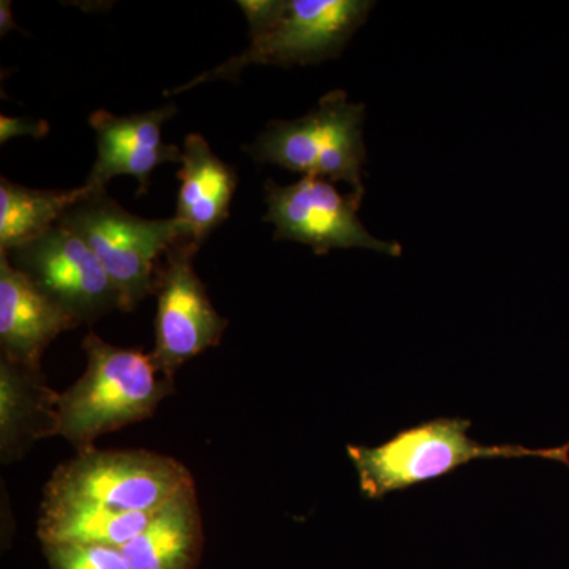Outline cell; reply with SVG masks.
Segmentation results:
<instances>
[{
    "label": "cell",
    "mask_w": 569,
    "mask_h": 569,
    "mask_svg": "<svg viewBox=\"0 0 569 569\" xmlns=\"http://www.w3.org/2000/svg\"><path fill=\"white\" fill-rule=\"evenodd\" d=\"M50 569H132L119 548L110 546H43Z\"/></svg>",
    "instance_id": "17"
},
{
    "label": "cell",
    "mask_w": 569,
    "mask_h": 569,
    "mask_svg": "<svg viewBox=\"0 0 569 569\" xmlns=\"http://www.w3.org/2000/svg\"><path fill=\"white\" fill-rule=\"evenodd\" d=\"M471 422L438 418L402 430L377 448L347 447L358 471L359 488L369 500L441 478L481 458H545L569 467V443L557 449H529L518 445L485 447L468 437Z\"/></svg>",
    "instance_id": "2"
},
{
    "label": "cell",
    "mask_w": 569,
    "mask_h": 569,
    "mask_svg": "<svg viewBox=\"0 0 569 569\" xmlns=\"http://www.w3.org/2000/svg\"><path fill=\"white\" fill-rule=\"evenodd\" d=\"M178 112L174 104L130 116L99 110L89 123L96 132L97 157L82 186L91 194L103 193L116 176H133L140 182L138 194L148 192L152 171L163 163H181L182 151L162 140L164 122Z\"/></svg>",
    "instance_id": "10"
},
{
    "label": "cell",
    "mask_w": 569,
    "mask_h": 569,
    "mask_svg": "<svg viewBox=\"0 0 569 569\" xmlns=\"http://www.w3.org/2000/svg\"><path fill=\"white\" fill-rule=\"evenodd\" d=\"M151 515L122 512L86 500L43 498L39 538L43 546H110L122 549L144 530Z\"/></svg>",
    "instance_id": "15"
},
{
    "label": "cell",
    "mask_w": 569,
    "mask_h": 569,
    "mask_svg": "<svg viewBox=\"0 0 569 569\" xmlns=\"http://www.w3.org/2000/svg\"><path fill=\"white\" fill-rule=\"evenodd\" d=\"M201 246L179 239L163 254L157 272L156 346L151 351L164 376L222 342L227 318L213 307L193 258Z\"/></svg>",
    "instance_id": "8"
},
{
    "label": "cell",
    "mask_w": 569,
    "mask_h": 569,
    "mask_svg": "<svg viewBox=\"0 0 569 569\" xmlns=\"http://www.w3.org/2000/svg\"><path fill=\"white\" fill-rule=\"evenodd\" d=\"M78 323L0 252V356L41 369V356Z\"/></svg>",
    "instance_id": "11"
},
{
    "label": "cell",
    "mask_w": 569,
    "mask_h": 569,
    "mask_svg": "<svg viewBox=\"0 0 569 569\" xmlns=\"http://www.w3.org/2000/svg\"><path fill=\"white\" fill-rule=\"evenodd\" d=\"M88 365L59 397V437L78 451L91 449L104 433L144 421L173 392L152 353L116 347L96 332L82 340Z\"/></svg>",
    "instance_id": "1"
},
{
    "label": "cell",
    "mask_w": 569,
    "mask_h": 569,
    "mask_svg": "<svg viewBox=\"0 0 569 569\" xmlns=\"http://www.w3.org/2000/svg\"><path fill=\"white\" fill-rule=\"evenodd\" d=\"M193 485L189 468L168 456L91 448L56 468L44 498L86 500L116 511L151 515Z\"/></svg>",
    "instance_id": "6"
},
{
    "label": "cell",
    "mask_w": 569,
    "mask_h": 569,
    "mask_svg": "<svg viewBox=\"0 0 569 569\" xmlns=\"http://www.w3.org/2000/svg\"><path fill=\"white\" fill-rule=\"evenodd\" d=\"M268 213L264 222L274 224L276 241H296L317 254L335 249H365L400 257L399 242L381 241L358 217L362 197L342 194L331 181L305 176L291 186L266 182Z\"/></svg>",
    "instance_id": "7"
},
{
    "label": "cell",
    "mask_w": 569,
    "mask_h": 569,
    "mask_svg": "<svg viewBox=\"0 0 569 569\" xmlns=\"http://www.w3.org/2000/svg\"><path fill=\"white\" fill-rule=\"evenodd\" d=\"M11 264L78 326L93 323L119 307V296L88 244L67 228H51L29 244L6 252Z\"/></svg>",
    "instance_id": "9"
},
{
    "label": "cell",
    "mask_w": 569,
    "mask_h": 569,
    "mask_svg": "<svg viewBox=\"0 0 569 569\" xmlns=\"http://www.w3.org/2000/svg\"><path fill=\"white\" fill-rule=\"evenodd\" d=\"M59 397L41 369L0 356V460L18 462L37 441L59 437Z\"/></svg>",
    "instance_id": "12"
},
{
    "label": "cell",
    "mask_w": 569,
    "mask_h": 569,
    "mask_svg": "<svg viewBox=\"0 0 569 569\" xmlns=\"http://www.w3.org/2000/svg\"><path fill=\"white\" fill-rule=\"evenodd\" d=\"M373 7L372 0H276L269 20L249 32L250 47L242 54L167 91V96H178L203 82L238 81L249 66L288 69L339 58Z\"/></svg>",
    "instance_id": "3"
},
{
    "label": "cell",
    "mask_w": 569,
    "mask_h": 569,
    "mask_svg": "<svg viewBox=\"0 0 569 569\" xmlns=\"http://www.w3.org/2000/svg\"><path fill=\"white\" fill-rule=\"evenodd\" d=\"M91 197L84 186L71 190H37L0 179V252L36 241L58 227L63 213Z\"/></svg>",
    "instance_id": "16"
},
{
    "label": "cell",
    "mask_w": 569,
    "mask_h": 569,
    "mask_svg": "<svg viewBox=\"0 0 569 569\" xmlns=\"http://www.w3.org/2000/svg\"><path fill=\"white\" fill-rule=\"evenodd\" d=\"M176 222L183 238L201 246L230 216L238 174L234 168L213 153L201 134L183 141Z\"/></svg>",
    "instance_id": "13"
},
{
    "label": "cell",
    "mask_w": 569,
    "mask_h": 569,
    "mask_svg": "<svg viewBox=\"0 0 569 569\" xmlns=\"http://www.w3.org/2000/svg\"><path fill=\"white\" fill-rule=\"evenodd\" d=\"M13 29L18 28L17 22L13 20V13H11V2L9 0H2L0 2V36H6Z\"/></svg>",
    "instance_id": "19"
},
{
    "label": "cell",
    "mask_w": 569,
    "mask_h": 569,
    "mask_svg": "<svg viewBox=\"0 0 569 569\" xmlns=\"http://www.w3.org/2000/svg\"><path fill=\"white\" fill-rule=\"evenodd\" d=\"M366 108L351 103L346 91L321 97L316 110L295 121H271L253 144L246 146L257 162L326 181H343L365 198Z\"/></svg>",
    "instance_id": "4"
},
{
    "label": "cell",
    "mask_w": 569,
    "mask_h": 569,
    "mask_svg": "<svg viewBox=\"0 0 569 569\" xmlns=\"http://www.w3.org/2000/svg\"><path fill=\"white\" fill-rule=\"evenodd\" d=\"M203 545V519L193 485L157 509L144 530L121 550L132 569H197Z\"/></svg>",
    "instance_id": "14"
},
{
    "label": "cell",
    "mask_w": 569,
    "mask_h": 569,
    "mask_svg": "<svg viewBox=\"0 0 569 569\" xmlns=\"http://www.w3.org/2000/svg\"><path fill=\"white\" fill-rule=\"evenodd\" d=\"M61 227L80 236L110 276L123 312L156 293L163 254L179 239L176 219L149 220L127 212L107 192L91 194L63 213Z\"/></svg>",
    "instance_id": "5"
},
{
    "label": "cell",
    "mask_w": 569,
    "mask_h": 569,
    "mask_svg": "<svg viewBox=\"0 0 569 569\" xmlns=\"http://www.w3.org/2000/svg\"><path fill=\"white\" fill-rule=\"evenodd\" d=\"M47 121H33V119L10 118V116H0V142L10 141L17 137H47Z\"/></svg>",
    "instance_id": "18"
}]
</instances>
